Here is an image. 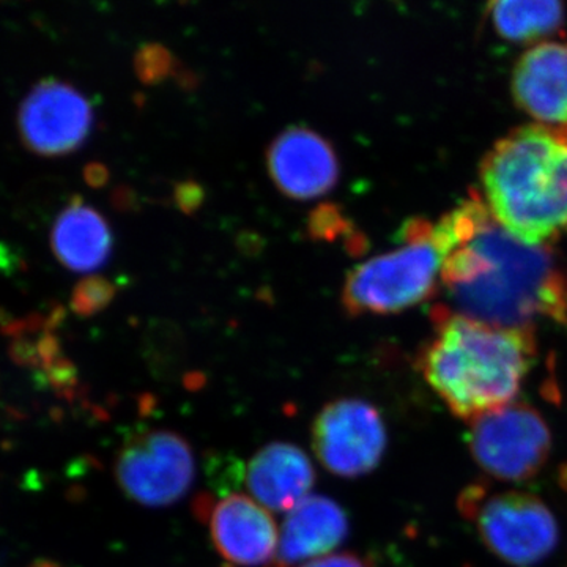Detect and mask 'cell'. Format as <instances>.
I'll return each instance as SVG.
<instances>
[{
    "label": "cell",
    "instance_id": "cell-12",
    "mask_svg": "<svg viewBox=\"0 0 567 567\" xmlns=\"http://www.w3.org/2000/svg\"><path fill=\"white\" fill-rule=\"evenodd\" d=\"M517 106L540 125L567 126V44H536L518 59L513 74Z\"/></svg>",
    "mask_w": 567,
    "mask_h": 567
},
{
    "label": "cell",
    "instance_id": "cell-13",
    "mask_svg": "<svg viewBox=\"0 0 567 567\" xmlns=\"http://www.w3.org/2000/svg\"><path fill=\"white\" fill-rule=\"evenodd\" d=\"M349 532L344 507L328 496H306L284 520L276 565L298 567L330 554L344 543Z\"/></svg>",
    "mask_w": 567,
    "mask_h": 567
},
{
    "label": "cell",
    "instance_id": "cell-24",
    "mask_svg": "<svg viewBox=\"0 0 567 567\" xmlns=\"http://www.w3.org/2000/svg\"><path fill=\"white\" fill-rule=\"evenodd\" d=\"M29 567H62L59 566L58 563L48 561V559H37L35 563H32Z\"/></svg>",
    "mask_w": 567,
    "mask_h": 567
},
{
    "label": "cell",
    "instance_id": "cell-22",
    "mask_svg": "<svg viewBox=\"0 0 567 567\" xmlns=\"http://www.w3.org/2000/svg\"><path fill=\"white\" fill-rule=\"evenodd\" d=\"M298 567H372L365 558L354 554H334L328 557L312 559Z\"/></svg>",
    "mask_w": 567,
    "mask_h": 567
},
{
    "label": "cell",
    "instance_id": "cell-16",
    "mask_svg": "<svg viewBox=\"0 0 567 567\" xmlns=\"http://www.w3.org/2000/svg\"><path fill=\"white\" fill-rule=\"evenodd\" d=\"M488 10L498 35L517 43H528L551 35L565 21V7L559 2L503 0L491 3Z\"/></svg>",
    "mask_w": 567,
    "mask_h": 567
},
{
    "label": "cell",
    "instance_id": "cell-11",
    "mask_svg": "<svg viewBox=\"0 0 567 567\" xmlns=\"http://www.w3.org/2000/svg\"><path fill=\"white\" fill-rule=\"evenodd\" d=\"M267 162L278 188L293 199L322 196L339 178L338 156L330 142L305 126L279 134L268 148Z\"/></svg>",
    "mask_w": 567,
    "mask_h": 567
},
{
    "label": "cell",
    "instance_id": "cell-7",
    "mask_svg": "<svg viewBox=\"0 0 567 567\" xmlns=\"http://www.w3.org/2000/svg\"><path fill=\"white\" fill-rule=\"evenodd\" d=\"M196 461L177 432L152 429L133 436L115 461L123 494L137 505L164 507L182 499L193 486Z\"/></svg>",
    "mask_w": 567,
    "mask_h": 567
},
{
    "label": "cell",
    "instance_id": "cell-19",
    "mask_svg": "<svg viewBox=\"0 0 567 567\" xmlns=\"http://www.w3.org/2000/svg\"><path fill=\"white\" fill-rule=\"evenodd\" d=\"M137 76L144 82H158L174 73V58L162 44L151 43L142 47L136 54Z\"/></svg>",
    "mask_w": 567,
    "mask_h": 567
},
{
    "label": "cell",
    "instance_id": "cell-9",
    "mask_svg": "<svg viewBox=\"0 0 567 567\" xmlns=\"http://www.w3.org/2000/svg\"><path fill=\"white\" fill-rule=\"evenodd\" d=\"M199 517L213 546L227 563L241 567L271 565L279 547V532L271 514L246 495L199 499Z\"/></svg>",
    "mask_w": 567,
    "mask_h": 567
},
{
    "label": "cell",
    "instance_id": "cell-2",
    "mask_svg": "<svg viewBox=\"0 0 567 567\" xmlns=\"http://www.w3.org/2000/svg\"><path fill=\"white\" fill-rule=\"evenodd\" d=\"M434 323L417 371L454 416L470 423L516 402L536 361L535 331L494 327L446 308L436 309Z\"/></svg>",
    "mask_w": 567,
    "mask_h": 567
},
{
    "label": "cell",
    "instance_id": "cell-25",
    "mask_svg": "<svg viewBox=\"0 0 567 567\" xmlns=\"http://www.w3.org/2000/svg\"><path fill=\"white\" fill-rule=\"evenodd\" d=\"M227 567H229V566H227Z\"/></svg>",
    "mask_w": 567,
    "mask_h": 567
},
{
    "label": "cell",
    "instance_id": "cell-17",
    "mask_svg": "<svg viewBox=\"0 0 567 567\" xmlns=\"http://www.w3.org/2000/svg\"><path fill=\"white\" fill-rule=\"evenodd\" d=\"M115 287L100 276L82 279L71 297V308L78 316H95L114 300Z\"/></svg>",
    "mask_w": 567,
    "mask_h": 567
},
{
    "label": "cell",
    "instance_id": "cell-23",
    "mask_svg": "<svg viewBox=\"0 0 567 567\" xmlns=\"http://www.w3.org/2000/svg\"><path fill=\"white\" fill-rule=\"evenodd\" d=\"M85 177H87V182L91 183L92 186H102L107 182L106 167L103 164H91V166L85 169Z\"/></svg>",
    "mask_w": 567,
    "mask_h": 567
},
{
    "label": "cell",
    "instance_id": "cell-5",
    "mask_svg": "<svg viewBox=\"0 0 567 567\" xmlns=\"http://www.w3.org/2000/svg\"><path fill=\"white\" fill-rule=\"evenodd\" d=\"M457 509L487 550L507 566H539L558 547L557 517L528 492L470 484L457 496Z\"/></svg>",
    "mask_w": 567,
    "mask_h": 567
},
{
    "label": "cell",
    "instance_id": "cell-3",
    "mask_svg": "<svg viewBox=\"0 0 567 567\" xmlns=\"http://www.w3.org/2000/svg\"><path fill=\"white\" fill-rule=\"evenodd\" d=\"M488 210L511 234L546 246L567 234V126L528 125L496 142L481 164Z\"/></svg>",
    "mask_w": 567,
    "mask_h": 567
},
{
    "label": "cell",
    "instance_id": "cell-14",
    "mask_svg": "<svg viewBox=\"0 0 567 567\" xmlns=\"http://www.w3.org/2000/svg\"><path fill=\"white\" fill-rule=\"evenodd\" d=\"M316 483L315 465L293 443L264 446L246 468V486L254 499L274 513L292 511Z\"/></svg>",
    "mask_w": 567,
    "mask_h": 567
},
{
    "label": "cell",
    "instance_id": "cell-18",
    "mask_svg": "<svg viewBox=\"0 0 567 567\" xmlns=\"http://www.w3.org/2000/svg\"><path fill=\"white\" fill-rule=\"evenodd\" d=\"M308 233L312 240L333 241L341 235L349 237L353 229L338 205L324 203L317 205L309 215Z\"/></svg>",
    "mask_w": 567,
    "mask_h": 567
},
{
    "label": "cell",
    "instance_id": "cell-4",
    "mask_svg": "<svg viewBox=\"0 0 567 567\" xmlns=\"http://www.w3.org/2000/svg\"><path fill=\"white\" fill-rule=\"evenodd\" d=\"M402 240L394 251L365 260L347 276L342 303L350 316L395 315L432 297L443 267L435 224L410 219Z\"/></svg>",
    "mask_w": 567,
    "mask_h": 567
},
{
    "label": "cell",
    "instance_id": "cell-6",
    "mask_svg": "<svg viewBox=\"0 0 567 567\" xmlns=\"http://www.w3.org/2000/svg\"><path fill=\"white\" fill-rule=\"evenodd\" d=\"M466 445L486 475L525 483L546 466L554 439L543 413L516 401L470 421Z\"/></svg>",
    "mask_w": 567,
    "mask_h": 567
},
{
    "label": "cell",
    "instance_id": "cell-20",
    "mask_svg": "<svg viewBox=\"0 0 567 567\" xmlns=\"http://www.w3.org/2000/svg\"><path fill=\"white\" fill-rule=\"evenodd\" d=\"M204 200L203 186L197 185L196 182H183L178 183L175 188V203L183 213L189 215V213L196 212L200 207Z\"/></svg>",
    "mask_w": 567,
    "mask_h": 567
},
{
    "label": "cell",
    "instance_id": "cell-15",
    "mask_svg": "<svg viewBox=\"0 0 567 567\" xmlns=\"http://www.w3.org/2000/svg\"><path fill=\"white\" fill-rule=\"evenodd\" d=\"M51 241L59 260L81 274L102 267L112 251L110 224L102 213L82 203H73L62 212Z\"/></svg>",
    "mask_w": 567,
    "mask_h": 567
},
{
    "label": "cell",
    "instance_id": "cell-21",
    "mask_svg": "<svg viewBox=\"0 0 567 567\" xmlns=\"http://www.w3.org/2000/svg\"><path fill=\"white\" fill-rule=\"evenodd\" d=\"M48 382L58 390H66L71 385H74V379H76V371L74 365L63 358H58L54 363L47 365Z\"/></svg>",
    "mask_w": 567,
    "mask_h": 567
},
{
    "label": "cell",
    "instance_id": "cell-10",
    "mask_svg": "<svg viewBox=\"0 0 567 567\" xmlns=\"http://www.w3.org/2000/svg\"><path fill=\"white\" fill-rule=\"evenodd\" d=\"M93 125L91 103L65 82L48 80L22 103L20 128L25 145L41 155H65L81 147Z\"/></svg>",
    "mask_w": 567,
    "mask_h": 567
},
{
    "label": "cell",
    "instance_id": "cell-8",
    "mask_svg": "<svg viewBox=\"0 0 567 567\" xmlns=\"http://www.w3.org/2000/svg\"><path fill=\"white\" fill-rule=\"evenodd\" d=\"M388 432L371 402L342 398L320 410L312 424V447L334 476L354 480L374 472L385 456Z\"/></svg>",
    "mask_w": 567,
    "mask_h": 567
},
{
    "label": "cell",
    "instance_id": "cell-1",
    "mask_svg": "<svg viewBox=\"0 0 567 567\" xmlns=\"http://www.w3.org/2000/svg\"><path fill=\"white\" fill-rule=\"evenodd\" d=\"M435 234L451 312L511 330L567 323V274L554 251L511 234L481 197L443 216Z\"/></svg>",
    "mask_w": 567,
    "mask_h": 567
}]
</instances>
